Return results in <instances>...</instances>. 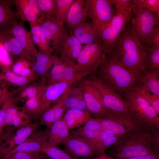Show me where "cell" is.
<instances>
[{"mask_svg":"<svg viewBox=\"0 0 159 159\" xmlns=\"http://www.w3.org/2000/svg\"><path fill=\"white\" fill-rule=\"evenodd\" d=\"M130 71L143 75L146 72V47L133 30L126 26L110 53Z\"/></svg>","mask_w":159,"mask_h":159,"instance_id":"1","label":"cell"},{"mask_svg":"<svg viewBox=\"0 0 159 159\" xmlns=\"http://www.w3.org/2000/svg\"><path fill=\"white\" fill-rule=\"evenodd\" d=\"M94 72L122 97L141 84L143 75L130 71L116 57L107 53L99 68Z\"/></svg>","mask_w":159,"mask_h":159,"instance_id":"2","label":"cell"},{"mask_svg":"<svg viewBox=\"0 0 159 159\" xmlns=\"http://www.w3.org/2000/svg\"><path fill=\"white\" fill-rule=\"evenodd\" d=\"M152 129L140 127L127 133L113 146L110 154L116 159H127L158 154L151 143Z\"/></svg>","mask_w":159,"mask_h":159,"instance_id":"3","label":"cell"},{"mask_svg":"<svg viewBox=\"0 0 159 159\" xmlns=\"http://www.w3.org/2000/svg\"><path fill=\"white\" fill-rule=\"evenodd\" d=\"M137 87L124 95L130 115L140 127L159 129V117L151 105L138 91Z\"/></svg>","mask_w":159,"mask_h":159,"instance_id":"4","label":"cell"},{"mask_svg":"<svg viewBox=\"0 0 159 159\" xmlns=\"http://www.w3.org/2000/svg\"><path fill=\"white\" fill-rule=\"evenodd\" d=\"M81 80L98 90L101 95L103 105L109 113L130 116L127 105L122 97L99 78L94 72L87 75Z\"/></svg>","mask_w":159,"mask_h":159,"instance_id":"5","label":"cell"},{"mask_svg":"<svg viewBox=\"0 0 159 159\" xmlns=\"http://www.w3.org/2000/svg\"><path fill=\"white\" fill-rule=\"evenodd\" d=\"M132 8V6L125 11L116 14L100 32L101 40L107 53H110L114 49L130 19Z\"/></svg>","mask_w":159,"mask_h":159,"instance_id":"6","label":"cell"},{"mask_svg":"<svg viewBox=\"0 0 159 159\" xmlns=\"http://www.w3.org/2000/svg\"><path fill=\"white\" fill-rule=\"evenodd\" d=\"M106 53L101 41L82 45L77 59V72L91 73L96 71L102 62Z\"/></svg>","mask_w":159,"mask_h":159,"instance_id":"7","label":"cell"},{"mask_svg":"<svg viewBox=\"0 0 159 159\" xmlns=\"http://www.w3.org/2000/svg\"><path fill=\"white\" fill-rule=\"evenodd\" d=\"M132 12L134 18L132 20V28L145 46L150 35L158 26L159 18L153 13L140 8L133 2Z\"/></svg>","mask_w":159,"mask_h":159,"instance_id":"8","label":"cell"},{"mask_svg":"<svg viewBox=\"0 0 159 159\" xmlns=\"http://www.w3.org/2000/svg\"><path fill=\"white\" fill-rule=\"evenodd\" d=\"M85 6L89 18L100 35L101 31L116 14L113 0H86Z\"/></svg>","mask_w":159,"mask_h":159,"instance_id":"9","label":"cell"},{"mask_svg":"<svg viewBox=\"0 0 159 159\" xmlns=\"http://www.w3.org/2000/svg\"><path fill=\"white\" fill-rule=\"evenodd\" d=\"M53 65L41 81L45 86L61 81H69L75 79L81 80L86 74L85 72H78L76 64L62 62L57 55H54Z\"/></svg>","mask_w":159,"mask_h":159,"instance_id":"10","label":"cell"},{"mask_svg":"<svg viewBox=\"0 0 159 159\" xmlns=\"http://www.w3.org/2000/svg\"><path fill=\"white\" fill-rule=\"evenodd\" d=\"M99 119L102 130L121 137L142 127L130 116L109 113L106 116Z\"/></svg>","mask_w":159,"mask_h":159,"instance_id":"11","label":"cell"},{"mask_svg":"<svg viewBox=\"0 0 159 159\" xmlns=\"http://www.w3.org/2000/svg\"><path fill=\"white\" fill-rule=\"evenodd\" d=\"M78 82L81 89L87 110L91 115L98 118L107 116L109 112L103 105L98 90L81 79Z\"/></svg>","mask_w":159,"mask_h":159,"instance_id":"12","label":"cell"},{"mask_svg":"<svg viewBox=\"0 0 159 159\" xmlns=\"http://www.w3.org/2000/svg\"><path fill=\"white\" fill-rule=\"evenodd\" d=\"M49 130H36L23 142L6 153L2 159L18 152H41L47 146Z\"/></svg>","mask_w":159,"mask_h":159,"instance_id":"13","label":"cell"},{"mask_svg":"<svg viewBox=\"0 0 159 159\" xmlns=\"http://www.w3.org/2000/svg\"><path fill=\"white\" fill-rule=\"evenodd\" d=\"M80 80L75 79L69 81H61L46 87L40 98L41 116L50 107L52 102H56L74 83Z\"/></svg>","mask_w":159,"mask_h":159,"instance_id":"14","label":"cell"},{"mask_svg":"<svg viewBox=\"0 0 159 159\" xmlns=\"http://www.w3.org/2000/svg\"><path fill=\"white\" fill-rule=\"evenodd\" d=\"M40 26L45 37L50 43L54 51L69 34L64 24L56 20L45 19Z\"/></svg>","mask_w":159,"mask_h":159,"instance_id":"15","label":"cell"},{"mask_svg":"<svg viewBox=\"0 0 159 159\" xmlns=\"http://www.w3.org/2000/svg\"><path fill=\"white\" fill-rule=\"evenodd\" d=\"M12 92L4 103L5 107V122L6 125H13L14 127L20 128L31 122V118L15 104Z\"/></svg>","mask_w":159,"mask_h":159,"instance_id":"16","label":"cell"},{"mask_svg":"<svg viewBox=\"0 0 159 159\" xmlns=\"http://www.w3.org/2000/svg\"><path fill=\"white\" fill-rule=\"evenodd\" d=\"M82 44L72 34H69L55 51L63 62L71 65L76 64L78 56Z\"/></svg>","mask_w":159,"mask_h":159,"instance_id":"17","label":"cell"},{"mask_svg":"<svg viewBox=\"0 0 159 159\" xmlns=\"http://www.w3.org/2000/svg\"><path fill=\"white\" fill-rule=\"evenodd\" d=\"M63 144V150L72 157H87L96 155L90 144L82 138L70 134Z\"/></svg>","mask_w":159,"mask_h":159,"instance_id":"18","label":"cell"},{"mask_svg":"<svg viewBox=\"0 0 159 159\" xmlns=\"http://www.w3.org/2000/svg\"><path fill=\"white\" fill-rule=\"evenodd\" d=\"M86 0H74L64 22L65 28L69 34L74 29L85 22L89 18L85 6Z\"/></svg>","mask_w":159,"mask_h":159,"instance_id":"19","label":"cell"},{"mask_svg":"<svg viewBox=\"0 0 159 159\" xmlns=\"http://www.w3.org/2000/svg\"><path fill=\"white\" fill-rule=\"evenodd\" d=\"M101 131L100 119L90 117L83 125L74 130L70 134L87 141L94 150V147Z\"/></svg>","mask_w":159,"mask_h":159,"instance_id":"20","label":"cell"},{"mask_svg":"<svg viewBox=\"0 0 159 159\" xmlns=\"http://www.w3.org/2000/svg\"><path fill=\"white\" fill-rule=\"evenodd\" d=\"M39 124L37 122L31 123L19 128L0 147V159L9 150L23 142L37 130Z\"/></svg>","mask_w":159,"mask_h":159,"instance_id":"21","label":"cell"},{"mask_svg":"<svg viewBox=\"0 0 159 159\" xmlns=\"http://www.w3.org/2000/svg\"><path fill=\"white\" fill-rule=\"evenodd\" d=\"M24 22L20 21L12 25V32L23 51L33 57L38 52L36 45L31 37L29 31L26 29Z\"/></svg>","mask_w":159,"mask_h":159,"instance_id":"22","label":"cell"},{"mask_svg":"<svg viewBox=\"0 0 159 159\" xmlns=\"http://www.w3.org/2000/svg\"><path fill=\"white\" fill-rule=\"evenodd\" d=\"M0 42L14 62L21 57L31 56L23 51L15 38L11 27L0 31Z\"/></svg>","mask_w":159,"mask_h":159,"instance_id":"23","label":"cell"},{"mask_svg":"<svg viewBox=\"0 0 159 159\" xmlns=\"http://www.w3.org/2000/svg\"><path fill=\"white\" fill-rule=\"evenodd\" d=\"M72 34L82 44L101 41L98 31L92 21H86L77 26Z\"/></svg>","mask_w":159,"mask_h":159,"instance_id":"24","label":"cell"},{"mask_svg":"<svg viewBox=\"0 0 159 159\" xmlns=\"http://www.w3.org/2000/svg\"><path fill=\"white\" fill-rule=\"evenodd\" d=\"M67 91L56 101L54 105L50 107L42 114L39 119L40 124L45 125L49 130L54 123L62 118L66 110L64 100Z\"/></svg>","mask_w":159,"mask_h":159,"instance_id":"25","label":"cell"},{"mask_svg":"<svg viewBox=\"0 0 159 159\" xmlns=\"http://www.w3.org/2000/svg\"><path fill=\"white\" fill-rule=\"evenodd\" d=\"M69 130L62 118L54 123L49 129L46 148L56 147L63 144L70 135Z\"/></svg>","mask_w":159,"mask_h":159,"instance_id":"26","label":"cell"},{"mask_svg":"<svg viewBox=\"0 0 159 159\" xmlns=\"http://www.w3.org/2000/svg\"><path fill=\"white\" fill-rule=\"evenodd\" d=\"M74 84L66 93L64 103L66 110L73 109L88 111L81 88L78 82L77 85Z\"/></svg>","mask_w":159,"mask_h":159,"instance_id":"27","label":"cell"},{"mask_svg":"<svg viewBox=\"0 0 159 159\" xmlns=\"http://www.w3.org/2000/svg\"><path fill=\"white\" fill-rule=\"evenodd\" d=\"M14 0H0V31L5 30L20 19L17 11L12 8Z\"/></svg>","mask_w":159,"mask_h":159,"instance_id":"28","label":"cell"},{"mask_svg":"<svg viewBox=\"0 0 159 159\" xmlns=\"http://www.w3.org/2000/svg\"><path fill=\"white\" fill-rule=\"evenodd\" d=\"M54 55L48 54L38 51L32 60V67L35 75L42 80L52 67Z\"/></svg>","mask_w":159,"mask_h":159,"instance_id":"29","label":"cell"},{"mask_svg":"<svg viewBox=\"0 0 159 159\" xmlns=\"http://www.w3.org/2000/svg\"><path fill=\"white\" fill-rule=\"evenodd\" d=\"M37 82L20 87L16 92H14V96L16 101H25L30 98H40L46 86L42 84L41 80L40 82Z\"/></svg>","mask_w":159,"mask_h":159,"instance_id":"30","label":"cell"},{"mask_svg":"<svg viewBox=\"0 0 159 159\" xmlns=\"http://www.w3.org/2000/svg\"><path fill=\"white\" fill-rule=\"evenodd\" d=\"M14 4L20 17V21L29 22L31 28L40 25L43 21L40 20L28 4V0H14Z\"/></svg>","mask_w":159,"mask_h":159,"instance_id":"31","label":"cell"},{"mask_svg":"<svg viewBox=\"0 0 159 159\" xmlns=\"http://www.w3.org/2000/svg\"><path fill=\"white\" fill-rule=\"evenodd\" d=\"M91 115L88 111L68 110L63 116L62 119L69 130L74 129L83 125Z\"/></svg>","mask_w":159,"mask_h":159,"instance_id":"32","label":"cell"},{"mask_svg":"<svg viewBox=\"0 0 159 159\" xmlns=\"http://www.w3.org/2000/svg\"><path fill=\"white\" fill-rule=\"evenodd\" d=\"M29 32L32 39L37 46L39 52L48 54H52L54 50L45 37L40 25H36L31 28Z\"/></svg>","mask_w":159,"mask_h":159,"instance_id":"33","label":"cell"},{"mask_svg":"<svg viewBox=\"0 0 159 159\" xmlns=\"http://www.w3.org/2000/svg\"><path fill=\"white\" fill-rule=\"evenodd\" d=\"M0 79L5 82L9 85L17 86L19 88L24 87L40 80L37 77H23L10 70L4 72H0Z\"/></svg>","mask_w":159,"mask_h":159,"instance_id":"34","label":"cell"},{"mask_svg":"<svg viewBox=\"0 0 159 159\" xmlns=\"http://www.w3.org/2000/svg\"><path fill=\"white\" fill-rule=\"evenodd\" d=\"M33 58V57L29 56L20 57L14 62L12 71L23 77H37L33 68L32 61Z\"/></svg>","mask_w":159,"mask_h":159,"instance_id":"35","label":"cell"},{"mask_svg":"<svg viewBox=\"0 0 159 159\" xmlns=\"http://www.w3.org/2000/svg\"><path fill=\"white\" fill-rule=\"evenodd\" d=\"M159 70L147 72L143 75L140 86L144 90L159 96Z\"/></svg>","mask_w":159,"mask_h":159,"instance_id":"36","label":"cell"},{"mask_svg":"<svg viewBox=\"0 0 159 159\" xmlns=\"http://www.w3.org/2000/svg\"><path fill=\"white\" fill-rule=\"evenodd\" d=\"M122 137L102 130L94 147L95 154L105 153L107 148L115 145Z\"/></svg>","mask_w":159,"mask_h":159,"instance_id":"37","label":"cell"},{"mask_svg":"<svg viewBox=\"0 0 159 159\" xmlns=\"http://www.w3.org/2000/svg\"><path fill=\"white\" fill-rule=\"evenodd\" d=\"M40 98L28 99L21 107L22 111L31 118L35 120L39 119L41 116V105Z\"/></svg>","mask_w":159,"mask_h":159,"instance_id":"38","label":"cell"},{"mask_svg":"<svg viewBox=\"0 0 159 159\" xmlns=\"http://www.w3.org/2000/svg\"><path fill=\"white\" fill-rule=\"evenodd\" d=\"M45 19L56 20V0H37Z\"/></svg>","mask_w":159,"mask_h":159,"instance_id":"39","label":"cell"},{"mask_svg":"<svg viewBox=\"0 0 159 159\" xmlns=\"http://www.w3.org/2000/svg\"><path fill=\"white\" fill-rule=\"evenodd\" d=\"M147 50L146 71L159 70V47L147 48Z\"/></svg>","mask_w":159,"mask_h":159,"instance_id":"40","label":"cell"},{"mask_svg":"<svg viewBox=\"0 0 159 159\" xmlns=\"http://www.w3.org/2000/svg\"><path fill=\"white\" fill-rule=\"evenodd\" d=\"M74 0H56V20L64 24Z\"/></svg>","mask_w":159,"mask_h":159,"instance_id":"41","label":"cell"},{"mask_svg":"<svg viewBox=\"0 0 159 159\" xmlns=\"http://www.w3.org/2000/svg\"><path fill=\"white\" fill-rule=\"evenodd\" d=\"M14 62L0 42V70L1 72L12 71Z\"/></svg>","mask_w":159,"mask_h":159,"instance_id":"42","label":"cell"},{"mask_svg":"<svg viewBox=\"0 0 159 159\" xmlns=\"http://www.w3.org/2000/svg\"><path fill=\"white\" fill-rule=\"evenodd\" d=\"M51 159H76L74 158L63 150L56 147L44 148L41 151Z\"/></svg>","mask_w":159,"mask_h":159,"instance_id":"43","label":"cell"},{"mask_svg":"<svg viewBox=\"0 0 159 159\" xmlns=\"http://www.w3.org/2000/svg\"><path fill=\"white\" fill-rule=\"evenodd\" d=\"M133 1L140 8L153 13L159 18V0H133Z\"/></svg>","mask_w":159,"mask_h":159,"instance_id":"44","label":"cell"},{"mask_svg":"<svg viewBox=\"0 0 159 159\" xmlns=\"http://www.w3.org/2000/svg\"><path fill=\"white\" fill-rule=\"evenodd\" d=\"M138 85L137 88L140 94L153 107L158 115H159V96L151 94L143 89Z\"/></svg>","mask_w":159,"mask_h":159,"instance_id":"45","label":"cell"},{"mask_svg":"<svg viewBox=\"0 0 159 159\" xmlns=\"http://www.w3.org/2000/svg\"><path fill=\"white\" fill-rule=\"evenodd\" d=\"M44 155L41 152H21L13 153L3 159H39Z\"/></svg>","mask_w":159,"mask_h":159,"instance_id":"46","label":"cell"},{"mask_svg":"<svg viewBox=\"0 0 159 159\" xmlns=\"http://www.w3.org/2000/svg\"><path fill=\"white\" fill-rule=\"evenodd\" d=\"M113 1L116 14L128 10L133 4V0H113Z\"/></svg>","mask_w":159,"mask_h":159,"instance_id":"47","label":"cell"},{"mask_svg":"<svg viewBox=\"0 0 159 159\" xmlns=\"http://www.w3.org/2000/svg\"><path fill=\"white\" fill-rule=\"evenodd\" d=\"M145 46L147 48L159 47V27L156 26L148 40Z\"/></svg>","mask_w":159,"mask_h":159,"instance_id":"48","label":"cell"},{"mask_svg":"<svg viewBox=\"0 0 159 159\" xmlns=\"http://www.w3.org/2000/svg\"><path fill=\"white\" fill-rule=\"evenodd\" d=\"M9 86L6 82L0 79V107L12 94L9 91Z\"/></svg>","mask_w":159,"mask_h":159,"instance_id":"49","label":"cell"},{"mask_svg":"<svg viewBox=\"0 0 159 159\" xmlns=\"http://www.w3.org/2000/svg\"><path fill=\"white\" fill-rule=\"evenodd\" d=\"M150 140L156 152L159 153V129L151 130Z\"/></svg>","mask_w":159,"mask_h":159,"instance_id":"50","label":"cell"},{"mask_svg":"<svg viewBox=\"0 0 159 159\" xmlns=\"http://www.w3.org/2000/svg\"><path fill=\"white\" fill-rule=\"evenodd\" d=\"M29 5L40 20L44 21L45 18L39 6L37 0H28Z\"/></svg>","mask_w":159,"mask_h":159,"instance_id":"51","label":"cell"},{"mask_svg":"<svg viewBox=\"0 0 159 159\" xmlns=\"http://www.w3.org/2000/svg\"><path fill=\"white\" fill-rule=\"evenodd\" d=\"M15 129L14 127L9 128L0 135V147L12 136L14 133V131Z\"/></svg>","mask_w":159,"mask_h":159,"instance_id":"52","label":"cell"},{"mask_svg":"<svg viewBox=\"0 0 159 159\" xmlns=\"http://www.w3.org/2000/svg\"><path fill=\"white\" fill-rule=\"evenodd\" d=\"M5 107L4 103L0 108V135L3 133L4 129L6 126L5 122Z\"/></svg>","mask_w":159,"mask_h":159,"instance_id":"53","label":"cell"},{"mask_svg":"<svg viewBox=\"0 0 159 159\" xmlns=\"http://www.w3.org/2000/svg\"><path fill=\"white\" fill-rule=\"evenodd\" d=\"M127 159H159V154H150L130 158Z\"/></svg>","mask_w":159,"mask_h":159,"instance_id":"54","label":"cell"},{"mask_svg":"<svg viewBox=\"0 0 159 159\" xmlns=\"http://www.w3.org/2000/svg\"><path fill=\"white\" fill-rule=\"evenodd\" d=\"M93 159H115L106 155L105 153L99 155Z\"/></svg>","mask_w":159,"mask_h":159,"instance_id":"55","label":"cell"},{"mask_svg":"<svg viewBox=\"0 0 159 159\" xmlns=\"http://www.w3.org/2000/svg\"><path fill=\"white\" fill-rule=\"evenodd\" d=\"M39 159H51L48 156L44 154V155Z\"/></svg>","mask_w":159,"mask_h":159,"instance_id":"56","label":"cell"}]
</instances>
